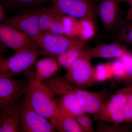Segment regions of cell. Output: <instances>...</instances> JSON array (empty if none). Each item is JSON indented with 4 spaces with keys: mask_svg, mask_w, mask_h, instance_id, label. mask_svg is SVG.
<instances>
[{
    "mask_svg": "<svg viewBox=\"0 0 132 132\" xmlns=\"http://www.w3.org/2000/svg\"><path fill=\"white\" fill-rule=\"evenodd\" d=\"M85 49H73L57 57L59 65L67 69Z\"/></svg>",
    "mask_w": 132,
    "mask_h": 132,
    "instance_id": "23",
    "label": "cell"
},
{
    "mask_svg": "<svg viewBox=\"0 0 132 132\" xmlns=\"http://www.w3.org/2000/svg\"><path fill=\"white\" fill-rule=\"evenodd\" d=\"M98 132H123L126 131L124 127L119 125H109L105 123V121H99Z\"/></svg>",
    "mask_w": 132,
    "mask_h": 132,
    "instance_id": "26",
    "label": "cell"
},
{
    "mask_svg": "<svg viewBox=\"0 0 132 132\" xmlns=\"http://www.w3.org/2000/svg\"><path fill=\"white\" fill-rule=\"evenodd\" d=\"M125 122H132V105L126 103L123 108Z\"/></svg>",
    "mask_w": 132,
    "mask_h": 132,
    "instance_id": "28",
    "label": "cell"
},
{
    "mask_svg": "<svg viewBox=\"0 0 132 132\" xmlns=\"http://www.w3.org/2000/svg\"><path fill=\"white\" fill-rule=\"evenodd\" d=\"M69 89L78 97L87 113L94 116L99 113L103 108L106 97L104 91L90 92L71 84Z\"/></svg>",
    "mask_w": 132,
    "mask_h": 132,
    "instance_id": "12",
    "label": "cell"
},
{
    "mask_svg": "<svg viewBox=\"0 0 132 132\" xmlns=\"http://www.w3.org/2000/svg\"><path fill=\"white\" fill-rule=\"evenodd\" d=\"M122 0H99L97 16L108 31L114 30L122 21L124 12L120 7Z\"/></svg>",
    "mask_w": 132,
    "mask_h": 132,
    "instance_id": "10",
    "label": "cell"
},
{
    "mask_svg": "<svg viewBox=\"0 0 132 132\" xmlns=\"http://www.w3.org/2000/svg\"><path fill=\"white\" fill-rule=\"evenodd\" d=\"M69 83L67 92L61 95L59 102V109L71 116L76 117L87 113L79 100L70 89Z\"/></svg>",
    "mask_w": 132,
    "mask_h": 132,
    "instance_id": "16",
    "label": "cell"
},
{
    "mask_svg": "<svg viewBox=\"0 0 132 132\" xmlns=\"http://www.w3.org/2000/svg\"><path fill=\"white\" fill-rule=\"evenodd\" d=\"M42 8L24 7L16 10L2 24L9 26L35 39L42 34L39 19Z\"/></svg>",
    "mask_w": 132,
    "mask_h": 132,
    "instance_id": "4",
    "label": "cell"
},
{
    "mask_svg": "<svg viewBox=\"0 0 132 132\" xmlns=\"http://www.w3.org/2000/svg\"><path fill=\"white\" fill-rule=\"evenodd\" d=\"M47 2V0H0V5L6 11L12 12L24 7L42 8Z\"/></svg>",
    "mask_w": 132,
    "mask_h": 132,
    "instance_id": "18",
    "label": "cell"
},
{
    "mask_svg": "<svg viewBox=\"0 0 132 132\" xmlns=\"http://www.w3.org/2000/svg\"><path fill=\"white\" fill-rule=\"evenodd\" d=\"M0 40L3 44L17 53L28 48L35 43L32 38L15 29L1 23Z\"/></svg>",
    "mask_w": 132,
    "mask_h": 132,
    "instance_id": "11",
    "label": "cell"
},
{
    "mask_svg": "<svg viewBox=\"0 0 132 132\" xmlns=\"http://www.w3.org/2000/svg\"><path fill=\"white\" fill-rule=\"evenodd\" d=\"M21 131L22 132H56L51 121L36 112L26 100L20 106Z\"/></svg>",
    "mask_w": 132,
    "mask_h": 132,
    "instance_id": "7",
    "label": "cell"
},
{
    "mask_svg": "<svg viewBox=\"0 0 132 132\" xmlns=\"http://www.w3.org/2000/svg\"><path fill=\"white\" fill-rule=\"evenodd\" d=\"M35 41L42 50V55L56 57L73 49L83 50L86 42L77 36L49 33L42 34Z\"/></svg>",
    "mask_w": 132,
    "mask_h": 132,
    "instance_id": "3",
    "label": "cell"
},
{
    "mask_svg": "<svg viewBox=\"0 0 132 132\" xmlns=\"http://www.w3.org/2000/svg\"><path fill=\"white\" fill-rule=\"evenodd\" d=\"M131 91L132 86L118 90L105 103L101 111L96 115H103L123 111L128 95Z\"/></svg>",
    "mask_w": 132,
    "mask_h": 132,
    "instance_id": "17",
    "label": "cell"
},
{
    "mask_svg": "<svg viewBox=\"0 0 132 132\" xmlns=\"http://www.w3.org/2000/svg\"><path fill=\"white\" fill-rule=\"evenodd\" d=\"M114 30V42L132 45V20L123 19Z\"/></svg>",
    "mask_w": 132,
    "mask_h": 132,
    "instance_id": "20",
    "label": "cell"
},
{
    "mask_svg": "<svg viewBox=\"0 0 132 132\" xmlns=\"http://www.w3.org/2000/svg\"><path fill=\"white\" fill-rule=\"evenodd\" d=\"M125 63L126 71L127 77L125 81H132V55L130 53L125 55L122 58Z\"/></svg>",
    "mask_w": 132,
    "mask_h": 132,
    "instance_id": "27",
    "label": "cell"
},
{
    "mask_svg": "<svg viewBox=\"0 0 132 132\" xmlns=\"http://www.w3.org/2000/svg\"><path fill=\"white\" fill-rule=\"evenodd\" d=\"M122 2L127 3L130 6V7L128 10L127 15V18L128 19H132V0H122Z\"/></svg>",
    "mask_w": 132,
    "mask_h": 132,
    "instance_id": "29",
    "label": "cell"
},
{
    "mask_svg": "<svg viewBox=\"0 0 132 132\" xmlns=\"http://www.w3.org/2000/svg\"><path fill=\"white\" fill-rule=\"evenodd\" d=\"M82 53L91 59L121 58L130 53L120 43L114 42L109 44H101L90 49L84 50Z\"/></svg>",
    "mask_w": 132,
    "mask_h": 132,
    "instance_id": "13",
    "label": "cell"
},
{
    "mask_svg": "<svg viewBox=\"0 0 132 132\" xmlns=\"http://www.w3.org/2000/svg\"><path fill=\"white\" fill-rule=\"evenodd\" d=\"M0 8H1V21L2 20L4 16V13L5 11H6L5 9L1 5H0Z\"/></svg>",
    "mask_w": 132,
    "mask_h": 132,
    "instance_id": "30",
    "label": "cell"
},
{
    "mask_svg": "<svg viewBox=\"0 0 132 132\" xmlns=\"http://www.w3.org/2000/svg\"><path fill=\"white\" fill-rule=\"evenodd\" d=\"M90 115L89 114L86 113L75 117L84 132L95 131L93 125V119H92Z\"/></svg>",
    "mask_w": 132,
    "mask_h": 132,
    "instance_id": "25",
    "label": "cell"
},
{
    "mask_svg": "<svg viewBox=\"0 0 132 132\" xmlns=\"http://www.w3.org/2000/svg\"><path fill=\"white\" fill-rule=\"evenodd\" d=\"M25 100L36 112L57 127L59 112L55 96L43 83L29 82L24 95Z\"/></svg>",
    "mask_w": 132,
    "mask_h": 132,
    "instance_id": "1",
    "label": "cell"
},
{
    "mask_svg": "<svg viewBox=\"0 0 132 132\" xmlns=\"http://www.w3.org/2000/svg\"><path fill=\"white\" fill-rule=\"evenodd\" d=\"M57 128L59 132H84L75 117L68 115L60 109Z\"/></svg>",
    "mask_w": 132,
    "mask_h": 132,
    "instance_id": "19",
    "label": "cell"
},
{
    "mask_svg": "<svg viewBox=\"0 0 132 132\" xmlns=\"http://www.w3.org/2000/svg\"><path fill=\"white\" fill-rule=\"evenodd\" d=\"M42 55L40 48L35 43L30 47L6 59L1 58L0 76L13 77L23 75L29 79L34 73L32 71L36 60Z\"/></svg>",
    "mask_w": 132,
    "mask_h": 132,
    "instance_id": "2",
    "label": "cell"
},
{
    "mask_svg": "<svg viewBox=\"0 0 132 132\" xmlns=\"http://www.w3.org/2000/svg\"><path fill=\"white\" fill-rule=\"evenodd\" d=\"M82 52L67 69L64 78L74 86L86 89L93 85L96 81L91 59L83 54Z\"/></svg>",
    "mask_w": 132,
    "mask_h": 132,
    "instance_id": "5",
    "label": "cell"
},
{
    "mask_svg": "<svg viewBox=\"0 0 132 132\" xmlns=\"http://www.w3.org/2000/svg\"><path fill=\"white\" fill-rule=\"evenodd\" d=\"M94 69L96 82H103L113 77L111 62L99 64Z\"/></svg>",
    "mask_w": 132,
    "mask_h": 132,
    "instance_id": "22",
    "label": "cell"
},
{
    "mask_svg": "<svg viewBox=\"0 0 132 132\" xmlns=\"http://www.w3.org/2000/svg\"><path fill=\"white\" fill-rule=\"evenodd\" d=\"M130 20H132V19H130Z\"/></svg>",
    "mask_w": 132,
    "mask_h": 132,
    "instance_id": "31",
    "label": "cell"
},
{
    "mask_svg": "<svg viewBox=\"0 0 132 132\" xmlns=\"http://www.w3.org/2000/svg\"><path fill=\"white\" fill-rule=\"evenodd\" d=\"M113 77L125 80L127 77L126 71L125 63L121 58L111 63Z\"/></svg>",
    "mask_w": 132,
    "mask_h": 132,
    "instance_id": "24",
    "label": "cell"
},
{
    "mask_svg": "<svg viewBox=\"0 0 132 132\" xmlns=\"http://www.w3.org/2000/svg\"><path fill=\"white\" fill-rule=\"evenodd\" d=\"M96 23L90 19H83L78 21L77 37L82 40L93 38L96 33Z\"/></svg>",
    "mask_w": 132,
    "mask_h": 132,
    "instance_id": "21",
    "label": "cell"
},
{
    "mask_svg": "<svg viewBox=\"0 0 132 132\" xmlns=\"http://www.w3.org/2000/svg\"><path fill=\"white\" fill-rule=\"evenodd\" d=\"M29 82V79L19 80L0 76V108L16 104L25 95Z\"/></svg>",
    "mask_w": 132,
    "mask_h": 132,
    "instance_id": "8",
    "label": "cell"
},
{
    "mask_svg": "<svg viewBox=\"0 0 132 132\" xmlns=\"http://www.w3.org/2000/svg\"><path fill=\"white\" fill-rule=\"evenodd\" d=\"M57 8L44 7L41 10L39 26L44 33L67 35V17Z\"/></svg>",
    "mask_w": 132,
    "mask_h": 132,
    "instance_id": "9",
    "label": "cell"
},
{
    "mask_svg": "<svg viewBox=\"0 0 132 132\" xmlns=\"http://www.w3.org/2000/svg\"><path fill=\"white\" fill-rule=\"evenodd\" d=\"M57 60L50 57L41 59L37 62L34 77L29 79L36 84L42 83L56 75L60 71Z\"/></svg>",
    "mask_w": 132,
    "mask_h": 132,
    "instance_id": "15",
    "label": "cell"
},
{
    "mask_svg": "<svg viewBox=\"0 0 132 132\" xmlns=\"http://www.w3.org/2000/svg\"><path fill=\"white\" fill-rule=\"evenodd\" d=\"M20 106L15 104L1 108L0 132H20Z\"/></svg>",
    "mask_w": 132,
    "mask_h": 132,
    "instance_id": "14",
    "label": "cell"
},
{
    "mask_svg": "<svg viewBox=\"0 0 132 132\" xmlns=\"http://www.w3.org/2000/svg\"><path fill=\"white\" fill-rule=\"evenodd\" d=\"M66 15L75 19H88L96 22L95 0H47Z\"/></svg>",
    "mask_w": 132,
    "mask_h": 132,
    "instance_id": "6",
    "label": "cell"
}]
</instances>
